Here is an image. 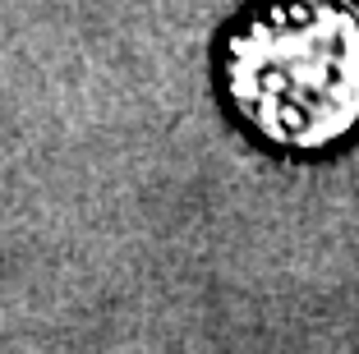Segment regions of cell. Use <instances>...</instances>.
<instances>
[{
    "mask_svg": "<svg viewBox=\"0 0 359 354\" xmlns=\"http://www.w3.org/2000/svg\"><path fill=\"white\" fill-rule=\"evenodd\" d=\"M226 83L240 115L285 147H323L359 120V10L272 0L231 37Z\"/></svg>",
    "mask_w": 359,
    "mask_h": 354,
    "instance_id": "cell-1",
    "label": "cell"
}]
</instances>
